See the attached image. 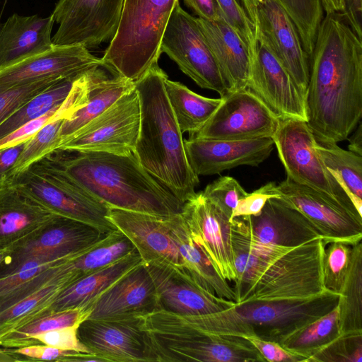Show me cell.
Returning <instances> with one entry per match:
<instances>
[{
    "instance_id": "cell-1",
    "label": "cell",
    "mask_w": 362,
    "mask_h": 362,
    "mask_svg": "<svg viewBox=\"0 0 362 362\" xmlns=\"http://www.w3.org/2000/svg\"><path fill=\"white\" fill-rule=\"evenodd\" d=\"M307 123L315 139H348L362 116V40L340 12L326 13L310 57Z\"/></svg>"
},
{
    "instance_id": "cell-2",
    "label": "cell",
    "mask_w": 362,
    "mask_h": 362,
    "mask_svg": "<svg viewBox=\"0 0 362 362\" xmlns=\"http://www.w3.org/2000/svg\"><path fill=\"white\" fill-rule=\"evenodd\" d=\"M68 177L110 207L160 216L184 204L139 163L134 153L56 149L45 156Z\"/></svg>"
},
{
    "instance_id": "cell-3",
    "label": "cell",
    "mask_w": 362,
    "mask_h": 362,
    "mask_svg": "<svg viewBox=\"0 0 362 362\" xmlns=\"http://www.w3.org/2000/svg\"><path fill=\"white\" fill-rule=\"evenodd\" d=\"M166 78L156 63L134 83L140 125L133 153L148 173L184 204L196 194L199 180L187 159L182 133L165 93Z\"/></svg>"
},
{
    "instance_id": "cell-4",
    "label": "cell",
    "mask_w": 362,
    "mask_h": 362,
    "mask_svg": "<svg viewBox=\"0 0 362 362\" xmlns=\"http://www.w3.org/2000/svg\"><path fill=\"white\" fill-rule=\"evenodd\" d=\"M340 294L325 289L311 298L279 301H252L223 310L186 316L185 327L211 334L255 336L279 341L334 310Z\"/></svg>"
},
{
    "instance_id": "cell-5",
    "label": "cell",
    "mask_w": 362,
    "mask_h": 362,
    "mask_svg": "<svg viewBox=\"0 0 362 362\" xmlns=\"http://www.w3.org/2000/svg\"><path fill=\"white\" fill-rule=\"evenodd\" d=\"M179 0H124L116 33L101 58L115 74L134 83L158 63L160 43Z\"/></svg>"
},
{
    "instance_id": "cell-6",
    "label": "cell",
    "mask_w": 362,
    "mask_h": 362,
    "mask_svg": "<svg viewBox=\"0 0 362 362\" xmlns=\"http://www.w3.org/2000/svg\"><path fill=\"white\" fill-rule=\"evenodd\" d=\"M326 243L317 238L284 252L258 256L252 286L240 303L305 299L325 288L322 259Z\"/></svg>"
},
{
    "instance_id": "cell-7",
    "label": "cell",
    "mask_w": 362,
    "mask_h": 362,
    "mask_svg": "<svg viewBox=\"0 0 362 362\" xmlns=\"http://www.w3.org/2000/svg\"><path fill=\"white\" fill-rule=\"evenodd\" d=\"M6 180L58 215L89 224L104 234L117 229L107 217L110 206L81 188L45 157Z\"/></svg>"
},
{
    "instance_id": "cell-8",
    "label": "cell",
    "mask_w": 362,
    "mask_h": 362,
    "mask_svg": "<svg viewBox=\"0 0 362 362\" xmlns=\"http://www.w3.org/2000/svg\"><path fill=\"white\" fill-rule=\"evenodd\" d=\"M147 329L156 362L266 361L250 341L243 337L185 329Z\"/></svg>"
},
{
    "instance_id": "cell-9",
    "label": "cell",
    "mask_w": 362,
    "mask_h": 362,
    "mask_svg": "<svg viewBox=\"0 0 362 362\" xmlns=\"http://www.w3.org/2000/svg\"><path fill=\"white\" fill-rule=\"evenodd\" d=\"M272 138L286 177L325 193L346 206L355 208L320 158L315 148V136L307 122L279 119Z\"/></svg>"
},
{
    "instance_id": "cell-10",
    "label": "cell",
    "mask_w": 362,
    "mask_h": 362,
    "mask_svg": "<svg viewBox=\"0 0 362 362\" xmlns=\"http://www.w3.org/2000/svg\"><path fill=\"white\" fill-rule=\"evenodd\" d=\"M139 125V100L134 88L103 112L62 140L57 149L120 155L132 153Z\"/></svg>"
},
{
    "instance_id": "cell-11",
    "label": "cell",
    "mask_w": 362,
    "mask_h": 362,
    "mask_svg": "<svg viewBox=\"0 0 362 362\" xmlns=\"http://www.w3.org/2000/svg\"><path fill=\"white\" fill-rule=\"evenodd\" d=\"M160 49L202 88L214 90L221 97L228 93L197 18L185 11L180 3L171 13Z\"/></svg>"
},
{
    "instance_id": "cell-12",
    "label": "cell",
    "mask_w": 362,
    "mask_h": 362,
    "mask_svg": "<svg viewBox=\"0 0 362 362\" xmlns=\"http://www.w3.org/2000/svg\"><path fill=\"white\" fill-rule=\"evenodd\" d=\"M259 35L287 71L303 97L309 81V57L292 20L276 0H238Z\"/></svg>"
},
{
    "instance_id": "cell-13",
    "label": "cell",
    "mask_w": 362,
    "mask_h": 362,
    "mask_svg": "<svg viewBox=\"0 0 362 362\" xmlns=\"http://www.w3.org/2000/svg\"><path fill=\"white\" fill-rule=\"evenodd\" d=\"M279 199L301 213L315 227L324 242L351 245L362 240V215L328 194L288 177L273 189Z\"/></svg>"
},
{
    "instance_id": "cell-14",
    "label": "cell",
    "mask_w": 362,
    "mask_h": 362,
    "mask_svg": "<svg viewBox=\"0 0 362 362\" xmlns=\"http://www.w3.org/2000/svg\"><path fill=\"white\" fill-rule=\"evenodd\" d=\"M77 334L90 353L105 362H156L145 315L86 318Z\"/></svg>"
},
{
    "instance_id": "cell-15",
    "label": "cell",
    "mask_w": 362,
    "mask_h": 362,
    "mask_svg": "<svg viewBox=\"0 0 362 362\" xmlns=\"http://www.w3.org/2000/svg\"><path fill=\"white\" fill-rule=\"evenodd\" d=\"M124 0H59L52 12L59 25L54 45L94 48L114 37Z\"/></svg>"
},
{
    "instance_id": "cell-16",
    "label": "cell",
    "mask_w": 362,
    "mask_h": 362,
    "mask_svg": "<svg viewBox=\"0 0 362 362\" xmlns=\"http://www.w3.org/2000/svg\"><path fill=\"white\" fill-rule=\"evenodd\" d=\"M105 235L89 224L57 214L37 231L8 248V256L0 265V275L12 272L35 257L73 256Z\"/></svg>"
},
{
    "instance_id": "cell-17",
    "label": "cell",
    "mask_w": 362,
    "mask_h": 362,
    "mask_svg": "<svg viewBox=\"0 0 362 362\" xmlns=\"http://www.w3.org/2000/svg\"><path fill=\"white\" fill-rule=\"evenodd\" d=\"M194 134L201 139L248 140L272 137L279 119L247 88L228 93Z\"/></svg>"
},
{
    "instance_id": "cell-18",
    "label": "cell",
    "mask_w": 362,
    "mask_h": 362,
    "mask_svg": "<svg viewBox=\"0 0 362 362\" xmlns=\"http://www.w3.org/2000/svg\"><path fill=\"white\" fill-rule=\"evenodd\" d=\"M257 45L251 57L247 88L280 120L307 122L305 100L267 42L257 36Z\"/></svg>"
},
{
    "instance_id": "cell-19",
    "label": "cell",
    "mask_w": 362,
    "mask_h": 362,
    "mask_svg": "<svg viewBox=\"0 0 362 362\" xmlns=\"http://www.w3.org/2000/svg\"><path fill=\"white\" fill-rule=\"evenodd\" d=\"M181 216L194 241L200 247L216 272L235 281L231 246L230 218L202 192L184 203Z\"/></svg>"
},
{
    "instance_id": "cell-20",
    "label": "cell",
    "mask_w": 362,
    "mask_h": 362,
    "mask_svg": "<svg viewBox=\"0 0 362 362\" xmlns=\"http://www.w3.org/2000/svg\"><path fill=\"white\" fill-rule=\"evenodd\" d=\"M103 64L83 45H53L50 49L0 67V91L35 81L77 77Z\"/></svg>"
},
{
    "instance_id": "cell-21",
    "label": "cell",
    "mask_w": 362,
    "mask_h": 362,
    "mask_svg": "<svg viewBox=\"0 0 362 362\" xmlns=\"http://www.w3.org/2000/svg\"><path fill=\"white\" fill-rule=\"evenodd\" d=\"M144 264L157 292L158 310L202 315L223 310L235 303L207 291L180 267L163 262Z\"/></svg>"
},
{
    "instance_id": "cell-22",
    "label": "cell",
    "mask_w": 362,
    "mask_h": 362,
    "mask_svg": "<svg viewBox=\"0 0 362 362\" xmlns=\"http://www.w3.org/2000/svg\"><path fill=\"white\" fill-rule=\"evenodd\" d=\"M252 247H297L322 238L301 213L278 197L269 199L255 216H237Z\"/></svg>"
},
{
    "instance_id": "cell-23",
    "label": "cell",
    "mask_w": 362,
    "mask_h": 362,
    "mask_svg": "<svg viewBox=\"0 0 362 362\" xmlns=\"http://www.w3.org/2000/svg\"><path fill=\"white\" fill-rule=\"evenodd\" d=\"M187 161L197 175L218 174L240 165L258 166L272 152V137L216 140L189 136L184 139Z\"/></svg>"
},
{
    "instance_id": "cell-24",
    "label": "cell",
    "mask_w": 362,
    "mask_h": 362,
    "mask_svg": "<svg viewBox=\"0 0 362 362\" xmlns=\"http://www.w3.org/2000/svg\"><path fill=\"white\" fill-rule=\"evenodd\" d=\"M170 216L110 207L107 217L131 241L144 263L163 262L183 269L170 234Z\"/></svg>"
},
{
    "instance_id": "cell-25",
    "label": "cell",
    "mask_w": 362,
    "mask_h": 362,
    "mask_svg": "<svg viewBox=\"0 0 362 362\" xmlns=\"http://www.w3.org/2000/svg\"><path fill=\"white\" fill-rule=\"evenodd\" d=\"M90 308L88 319L146 315L158 310L157 292L144 263L122 276Z\"/></svg>"
},
{
    "instance_id": "cell-26",
    "label": "cell",
    "mask_w": 362,
    "mask_h": 362,
    "mask_svg": "<svg viewBox=\"0 0 362 362\" xmlns=\"http://www.w3.org/2000/svg\"><path fill=\"white\" fill-rule=\"evenodd\" d=\"M216 59L228 93L247 88L250 54L239 34L222 17L217 21L197 18Z\"/></svg>"
},
{
    "instance_id": "cell-27",
    "label": "cell",
    "mask_w": 362,
    "mask_h": 362,
    "mask_svg": "<svg viewBox=\"0 0 362 362\" xmlns=\"http://www.w3.org/2000/svg\"><path fill=\"white\" fill-rule=\"evenodd\" d=\"M56 215L6 179L0 184V249L28 238Z\"/></svg>"
},
{
    "instance_id": "cell-28",
    "label": "cell",
    "mask_w": 362,
    "mask_h": 362,
    "mask_svg": "<svg viewBox=\"0 0 362 362\" xmlns=\"http://www.w3.org/2000/svg\"><path fill=\"white\" fill-rule=\"evenodd\" d=\"M134 88V82L115 74L103 62L92 68L84 88L81 107L69 118L64 119L60 129L59 143L103 112Z\"/></svg>"
},
{
    "instance_id": "cell-29",
    "label": "cell",
    "mask_w": 362,
    "mask_h": 362,
    "mask_svg": "<svg viewBox=\"0 0 362 362\" xmlns=\"http://www.w3.org/2000/svg\"><path fill=\"white\" fill-rule=\"evenodd\" d=\"M54 23L52 14L8 17L0 28V67L50 49Z\"/></svg>"
},
{
    "instance_id": "cell-30",
    "label": "cell",
    "mask_w": 362,
    "mask_h": 362,
    "mask_svg": "<svg viewBox=\"0 0 362 362\" xmlns=\"http://www.w3.org/2000/svg\"><path fill=\"white\" fill-rule=\"evenodd\" d=\"M73 256L62 259L35 257L12 272L0 275V313L51 282L62 278L74 282L67 265Z\"/></svg>"
},
{
    "instance_id": "cell-31",
    "label": "cell",
    "mask_w": 362,
    "mask_h": 362,
    "mask_svg": "<svg viewBox=\"0 0 362 362\" xmlns=\"http://www.w3.org/2000/svg\"><path fill=\"white\" fill-rule=\"evenodd\" d=\"M141 262H143L139 252L134 250L115 262L67 286L45 311L54 313L71 309L90 308L91 304L103 292Z\"/></svg>"
},
{
    "instance_id": "cell-32",
    "label": "cell",
    "mask_w": 362,
    "mask_h": 362,
    "mask_svg": "<svg viewBox=\"0 0 362 362\" xmlns=\"http://www.w3.org/2000/svg\"><path fill=\"white\" fill-rule=\"evenodd\" d=\"M171 236L177 247L184 270L207 291L235 301V294L192 238L180 213L169 216Z\"/></svg>"
},
{
    "instance_id": "cell-33",
    "label": "cell",
    "mask_w": 362,
    "mask_h": 362,
    "mask_svg": "<svg viewBox=\"0 0 362 362\" xmlns=\"http://www.w3.org/2000/svg\"><path fill=\"white\" fill-rule=\"evenodd\" d=\"M165 90L181 132L197 133L222 103L223 98L199 95L180 82L166 78Z\"/></svg>"
},
{
    "instance_id": "cell-34",
    "label": "cell",
    "mask_w": 362,
    "mask_h": 362,
    "mask_svg": "<svg viewBox=\"0 0 362 362\" xmlns=\"http://www.w3.org/2000/svg\"><path fill=\"white\" fill-rule=\"evenodd\" d=\"M315 148L323 163L362 215V156L337 143L316 140Z\"/></svg>"
},
{
    "instance_id": "cell-35",
    "label": "cell",
    "mask_w": 362,
    "mask_h": 362,
    "mask_svg": "<svg viewBox=\"0 0 362 362\" xmlns=\"http://www.w3.org/2000/svg\"><path fill=\"white\" fill-rule=\"evenodd\" d=\"M341 334L337 306L279 341L286 350L307 360Z\"/></svg>"
},
{
    "instance_id": "cell-36",
    "label": "cell",
    "mask_w": 362,
    "mask_h": 362,
    "mask_svg": "<svg viewBox=\"0 0 362 362\" xmlns=\"http://www.w3.org/2000/svg\"><path fill=\"white\" fill-rule=\"evenodd\" d=\"M337 308L341 334L362 330V243L352 245L351 262Z\"/></svg>"
},
{
    "instance_id": "cell-37",
    "label": "cell",
    "mask_w": 362,
    "mask_h": 362,
    "mask_svg": "<svg viewBox=\"0 0 362 362\" xmlns=\"http://www.w3.org/2000/svg\"><path fill=\"white\" fill-rule=\"evenodd\" d=\"M72 283L66 278L51 282L1 312L0 339L33 319L43 316L59 293Z\"/></svg>"
},
{
    "instance_id": "cell-38",
    "label": "cell",
    "mask_w": 362,
    "mask_h": 362,
    "mask_svg": "<svg viewBox=\"0 0 362 362\" xmlns=\"http://www.w3.org/2000/svg\"><path fill=\"white\" fill-rule=\"evenodd\" d=\"M79 76L58 82L21 107L0 124V139L44 116L50 110L61 107L66 100Z\"/></svg>"
},
{
    "instance_id": "cell-39",
    "label": "cell",
    "mask_w": 362,
    "mask_h": 362,
    "mask_svg": "<svg viewBox=\"0 0 362 362\" xmlns=\"http://www.w3.org/2000/svg\"><path fill=\"white\" fill-rule=\"evenodd\" d=\"M90 313V308H77L47 313L13 329L0 339V346L20 348L33 345L32 339L40 334L79 325Z\"/></svg>"
},
{
    "instance_id": "cell-40",
    "label": "cell",
    "mask_w": 362,
    "mask_h": 362,
    "mask_svg": "<svg viewBox=\"0 0 362 362\" xmlns=\"http://www.w3.org/2000/svg\"><path fill=\"white\" fill-rule=\"evenodd\" d=\"M295 25L309 58L313 51L319 26L324 18L320 0H276Z\"/></svg>"
},
{
    "instance_id": "cell-41",
    "label": "cell",
    "mask_w": 362,
    "mask_h": 362,
    "mask_svg": "<svg viewBox=\"0 0 362 362\" xmlns=\"http://www.w3.org/2000/svg\"><path fill=\"white\" fill-rule=\"evenodd\" d=\"M64 119L66 118L59 117L51 120L25 142L21 153L6 178L22 173L33 163L57 148L60 140V129Z\"/></svg>"
},
{
    "instance_id": "cell-42",
    "label": "cell",
    "mask_w": 362,
    "mask_h": 362,
    "mask_svg": "<svg viewBox=\"0 0 362 362\" xmlns=\"http://www.w3.org/2000/svg\"><path fill=\"white\" fill-rule=\"evenodd\" d=\"M352 245L341 241L329 243L322 259V278L325 289L339 293L349 271Z\"/></svg>"
},
{
    "instance_id": "cell-43",
    "label": "cell",
    "mask_w": 362,
    "mask_h": 362,
    "mask_svg": "<svg viewBox=\"0 0 362 362\" xmlns=\"http://www.w3.org/2000/svg\"><path fill=\"white\" fill-rule=\"evenodd\" d=\"M362 330L341 334L307 362H361Z\"/></svg>"
},
{
    "instance_id": "cell-44",
    "label": "cell",
    "mask_w": 362,
    "mask_h": 362,
    "mask_svg": "<svg viewBox=\"0 0 362 362\" xmlns=\"http://www.w3.org/2000/svg\"><path fill=\"white\" fill-rule=\"evenodd\" d=\"M62 80L47 78L0 91V124L35 95Z\"/></svg>"
},
{
    "instance_id": "cell-45",
    "label": "cell",
    "mask_w": 362,
    "mask_h": 362,
    "mask_svg": "<svg viewBox=\"0 0 362 362\" xmlns=\"http://www.w3.org/2000/svg\"><path fill=\"white\" fill-rule=\"evenodd\" d=\"M202 192L230 218L239 201L247 194L239 182L230 176L220 177L209 184Z\"/></svg>"
},
{
    "instance_id": "cell-46",
    "label": "cell",
    "mask_w": 362,
    "mask_h": 362,
    "mask_svg": "<svg viewBox=\"0 0 362 362\" xmlns=\"http://www.w3.org/2000/svg\"><path fill=\"white\" fill-rule=\"evenodd\" d=\"M221 17L239 34L248 47L251 57L255 53L257 40L252 25L238 0H216Z\"/></svg>"
},
{
    "instance_id": "cell-47",
    "label": "cell",
    "mask_w": 362,
    "mask_h": 362,
    "mask_svg": "<svg viewBox=\"0 0 362 362\" xmlns=\"http://www.w3.org/2000/svg\"><path fill=\"white\" fill-rule=\"evenodd\" d=\"M74 110V103L71 97H68L61 107L50 110L44 116L25 124L13 132L0 139V149L25 142L51 120L59 117L68 119Z\"/></svg>"
},
{
    "instance_id": "cell-48",
    "label": "cell",
    "mask_w": 362,
    "mask_h": 362,
    "mask_svg": "<svg viewBox=\"0 0 362 362\" xmlns=\"http://www.w3.org/2000/svg\"><path fill=\"white\" fill-rule=\"evenodd\" d=\"M78 325L67 327L37 334L32 339V344H42L60 349L90 353L78 337Z\"/></svg>"
},
{
    "instance_id": "cell-49",
    "label": "cell",
    "mask_w": 362,
    "mask_h": 362,
    "mask_svg": "<svg viewBox=\"0 0 362 362\" xmlns=\"http://www.w3.org/2000/svg\"><path fill=\"white\" fill-rule=\"evenodd\" d=\"M275 182H270L240 199L233 210L231 218L237 216H255L260 213L267 201L279 197L273 192Z\"/></svg>"
},
{
    "instance_id": "cell-50",
    "label": "cell",
    "mask_w": 362,
    "mask_h": 362,
    "mask_svg": "<svg viewBox=\"0 0 362 362\" xmlns=\"http://www.w3.org/2000/svg\"><path fill=\"white\" fill-rule=\"evenodd\" d=\"M22 361H54L66 362L67 359L81 351L64 350L45 344H35L11 349Z\"/></svg>"
},
{
    "instance_id": "cell-51",
    "label": "cell",
    "mask_w": 362,
    "mask_h": 362,
    "mask_svg": "<svg viewBox=\"0 0 362 362\" xmlns=\"http://www.w3.org/2000/svg\"><path fill=\"white\" fill-rule=\"evenodd\" d=\"M243 337L250 341L266 361L305 362V358L286 350L277 342L262 339L255 336Z\"/></svg>"
},
{
    "instance_id": "cell-52",
    "label": "cell",
    "mask_w": 362,
    "mask_h": 362,
    "mask_svg": "<svg viewBox=\"0 0 362 362\" xmlns=\"http://www.w3.org/2000/svg\"><path fill=\"white\" fill-rule=\"evenodd\" d=\"M342 5L340 13L343 19L362 40V0H342Z\"/></svg>"
},
{
    "instance_id": "cell-53",
    "label": "cell",
    "mask_w": 362,
    "mask_h": 362,
    "mask_svg": "<svg viewBox=\"0 0 362 362\" xmlns=\"http://www.w3.org/2000/svg\"><path fill=\"white\" fill-rule=\"evenodd\" d=\"M198 18L206 21H217L221 18V10L216 0H184Z\"/></svg>"
},
{
    "instance_id": "cell-54",
    "label": "cell",
    "mask_w": 362,
    "mask_h": 362,
    "mask_svg": "<svg viewBox=\"0 0 362 362\" xmlns=\"http://www.w3.org/2000/svg\"><path fill=\"white\" fill-rule=\"evenodd\" d=\"M25 142L0 149V184L6 178L11 168L21 153Z\"/></svg>"
},
{
    "instance_id": "cell-55",
    "label": "cell",
    "mask_w": 362,
    "mask_h": 362,
    "mask_svg": "<svg viewBox=\"0 0 362 362\" xmlns=\"http://www.w3.org/2000/svg\"><path fill=\"white\" fill-rule=\"evenodd\" d=\"M353 135L349 139V151H351L362 156V125L359 122L358 126Z\"/></svg>"
},
{
    "instance_id": "cell-56",
    "label": "cell",
    "mask_w": 362,
    "mask_h": 362,
    "mask_svg": "<svg viewBox=\"0 0 362 362\" xmlns=\"http://www.w3.org/2000/svg\"><path fill=\"white\" fill-rule=\"evenodd\" d=\"M323 11L326 13L341 12L343 8L342 0H320Z\"/></svg>"
},
{
    "instance_id": "cell-57",
    "label": "cell",
    "mask_w": 362,
    "mask_h": 362,
    "mask_svg": "<svg viewBox=\"0 0 362 362\" xmlns=\"http://www.w3.org/2000/svg\"><path fill=\"white\" fill-rule=\"evenodd\" d=\"M0 361H16L14 354L8 348H1L0 346Z\"/></svg>"
},
{
    "instance_id": "cell-58",
    "label": "cell",
    "mask_w": 362,
    "mask_h": 362,
    "mask_svg": "<svg viewBox=\"0 0 362 362\" xmlns=\"http://www.w3.org/2000/svg\"><path fill=\"white\" fill-rule=\"evenodd\" d=\"M8 252H9L8 248L0 249V265L7 257Z\"/></svg>"
}]
</instances>
